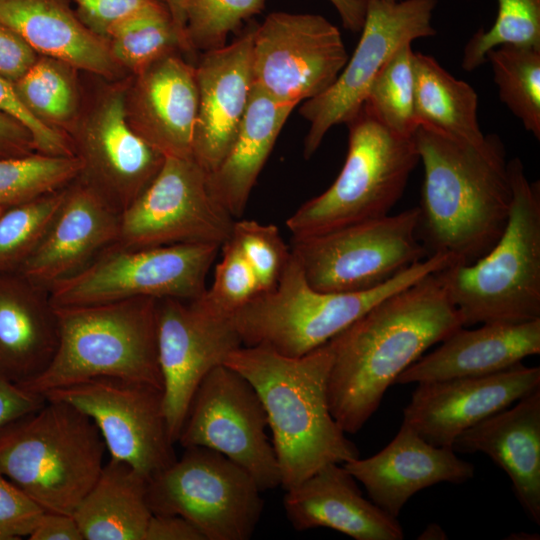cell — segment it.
<instances>
[{"label":"cell","instance_id":"obj_26","mask_svg":"<svg viewBox=\"0 0 540 540\" xmlns=\"http://www.w3.org/2000/svg\"><path fill=\"white\" fill-rule=\"evenodd\" d=\"M137 75L132 127L164 156L193 157L198 110L195 67L172 52Z\"/></svg>","mask_w":540,"mask_h":540},{"label":"cell","instance_id":"obj_4","mask_svg":"<svg viewBox=\"0 0 540 540\" xmlns=\"http://www.w3.org/2000/svg\"><path fill=\"white\" fill-rule=\"evenodd\" d=\"M513 201L497 243L471 264L440 271L463 327L540 319V183L508 162Z\"/></svg>","mask_w":540,"mask_h":540},{"label":"cell","instance_id":"obj_34","mask_svg":"<svg viewBox=\"0 0 540 540\" xmlns=\"http://www.w3.org/2000/svg\"><path fill=\"white\" fill-rule=\"evenodd\" d=\"M81 167L76 155L0 158V206L7 209L61 190L78 178Z\"/></svg>","mask_w":540,"mask_h":540},{"label":"cell","instance_id":"obj_51","mask_svg":"<svg viewBox=\"0 0 540 540\" xmlns=\"http://www.w3.org/2000/svg\"><path fill=\"white\" fill-rule=\"evenodd\" d=\"M173 20V23L181 37L186 51H191L186 37V20L184 4L185 0H164Z\"/></svg>","mask_w":540,"mask_h":540},{"label":"cell","instance_id":"obj_11","mask_svg":"<svg viewBox=\"0 0 540 540\" xmlns=\"http://www.w3.org/2000/svg\"><path fill=\"white\" fill-rule=\"evenodd\" d=\"M215 244H175L105 249L79 273L52 285L55 307L82 306L138 297L193 300L220 250Z\"/></svg>","mask_w":540,"mask_h":540},{"label":"cell","instance_id":"obj_7","mask_svg":"<svg viewBox=\"0 0 540 540\" xmlns=\"http://www.w3.org/2000/svg\"><path fill=\"white\" fill-rule=\"evenodd\" d=\"M55 309L56 353L47 369L23 388L44 395L87 379L113 377L162 389L157 299L138 297Z\"/></svg>","mask_w":540,"mask_h":540},{"label":"cell","instance_id":"obj_22","mask_svg":"<svg viewBox=\"0 0 540 540\" xmlns=\"http://www.w3.org/2000/svg\"><path fill=\"white\" fill-rule=\"evenodd\" d=\"M343 465L365 487L371 501L396 518L418 491L442 482L463 483L474 476L473 464L460 459L452 448L430 444L405 423L381 451Z\"/></svg>","mask_w":540,"mask_h":540},{"label":"cell","instance_id":"obj_28","mask_svg":"<svg viewBox=\"0 0 540 540\" xmlns=\"http://www.w3.org/2000/svg\"><path fill=\"white\" fill-rule=\"evenodd\" d=\"M0 23L36 53L108 76L115 68L107 41L90 30L65 0H0Z\"/></svg>","mask_w":540,"mask_h":540},{"label":"cell","instance_id":"obj_45","mask_svg":"<svg viewBox=\"0 0 540 540\" xmlns=\"http://www.w3.org/2000/svg\"><path fill=\"white\" fill-rule=\"evenodd\" d=\"M37 61V53L13 30L0 23V76L14 84Z\"/></svg>","mask_w":540,"mask_h":540},{"label":"cell","instance_id":"obj_41","mask_svg":"<svg viewBox=\"0 0 540 540\" xmlns=\"http://www.w3.org/2000/svg\"><path fill=\"white\" fill-rule=\"evenodd\" d=\"M252 268L260 293L278 283L291 255L279 229L255 220L235 221L229 238Z\"/></svg>","mask_w":540,"mask_h":540},{"label":"cell","instance_id":"obj_31","mask_svg":"<svg viewBox=\"0 0 540 540\" xmlns=\"http://www.w3.org/2000/svg\"><path fill=\"white\" fill-rule=\"evenodd\" d=\"M414 110L419 124L452 138L479 144L485 135L477 118L478 96L434 57L414 52Z\"/></svg>","mask_w":540,"mask_h":540},{"label":"cell","instance_id":"obj_43","mask_svg":"<svg viewBox=\"0 0 540 540\" xmlns=\"http://www.w3.org/2000/svg\"><path fill=\"white\" fill-rule=\"evenodd\" d=\"M43 512L0 470V540L29 537Z\"/></svg>","mask_w":540,"mask_h":540},{"label":"cell","instance_id":"obj_52","mask_svg":"<svg viewBox=\"0 0 540 540\" xmlns=\"http://www.w3.org/2000/svg\"><path fill=\"white\" fill-rule=\"evenodd\" d=\"M447 535L444 530L437 524L432 523L428 525L423 532L419 535L418 539H446Z\"/></svg>","mask_w":540,"mask_h":540},{"label":"cell","instance_id":"obj_30","mask_svg":"<svg viewBox=\"0 0 540 540\" xmlns=\"http://www.w3.org/2000/svg\"><path fill=\"white\" fill-rule=\"evenodd\" d=\"M147 484L129 464L109 458L72 514L83 540H144L153 514Z\"/></svg>","mask_w":540,"mask_h":540},{"label":"cell","instance_id":"obj_25","mask_svg":"<svg viewBox=\"0 0 540 540\" xmlns=\"http://www.w3.org/2000/svg\"><path fill=\"white\" fill-rule=\"evenodd\" d=\"M452 449L489 456L509 476L526 515L540 524V388L462 432Z\"/></svg>","mask_w":540,"mask_h":540},{"label":"cell","instance_id":"obj_19","mask_svg":"<svg viewBox=\"0 0 540 540\" xmlns=\"http://www.w3.org/2000/svg\"><path fill=\"white\" fill-rule=\"evenodd\" d=\"M77 157L83 183L119 213L147 188L165 158L132 127L121 93L109 95L96 109Z\"/></svg>","mask_w":540,"mask_h":540},{"label":"cell","instance_id":"obj_42","mask_svg":"<svg viewBox=\"0 0 540 540\" xmlns=\"http://www.w3.org/2000/svg\"><path fill=\"white\" fill-rule=\"evenodd\" d=\"M0 112L14 118L29 131L37 153L52 156L74 155L66 138L31 113L18 97L14 85L1 76Z\"/></svg>","mask_w":540,"mask_h":540},{"label":"cell","instance_id":"obj_12","mask_svg":"<svg viewBox=\"0 0 540 540\" xmlns=\"http://www.w3.org/2000/svg\"><path fill=\"white\" fill-rule=\"evenodd\" d=\"M235 218L213 197L208 172L193 157L165 156L157 175L120 216L118 246L215 244L230 238Z\"/></svg>","mask_w":540,"mask_h":540},{"label":"cell","instance_id":"obj_17","mask_svg":"<svg viewBox=\"0 0 540 540\" xmlns=\"http://www.w3.org/2000/svg\"><path fill=\"white\" fill-rule=\"evenodd\" d=\"M156 317L164 413L177 443L198 386L243 344L232 317L212 314L195 299H157Z\"/></svg>","mask_w":540,"mask_h":540},{"label":"cell","instance_id":"obj_38","mask_svg":"<svg viewBox=\"0 0 540 540\" xmlns=\"http://www.w3.org/2000/svg\"><path fill=\"white\" fill-rule=\"evenodd\" d=\"M266 0H185L190 50L204 52L226 45L230 33L260 13Z\"/></svg>","mask_w":540,"mask_h":540},{"label":"cell","instance_id":"obj_35","mask_svg":"<svg viewBox=\"0 0 540 540\" xmlns=\"http://www.w3.org/2000/svg\"><path fill=\"white\" fill-rule=\"evenodd\" d=\"M413 59L411 43L400 47L374 78L363 104L386 127L404 136H413L418 126Z\"/></svg>","mask_w":540,"mask_h":540},{"label":"cell","instance_id":"obj_33","mask_svg":"<svg viewBox=\"0 0 540 540\" xmlns=\"http://www.w3.org/2000/svg\"><path fill=\"white\" fill-rule=\"evenodd\" d=\"M107 40L114 61L136 74L176 48L185 50L166 4L147 7L124 19Z\"/></svg>","mask_w":540,"mask_h":540},{"label":"cell","instance_id":"obj_21","mask_svg":"<svg viewBox=\"0 0 540 540\" xmlns=\"http://www.w3.org/2000/svg\"><path fill=\"white\" fill-rule=\"evenodd\" d=\"M120 216L83 182L68 187L41 242L17 271L46 289L79 273L117 242Z\"/></svg>","mask_w":540,"mask_h":540},{"label":"cell","instance_id":"obj_32","mask_svg":"<svg viewBox=\"0 0 540 540\" xmlns=\"http://www.w3.org/2000/svg\"><path fill=\"white\" fill-rule=\"evenodd\" d=\"M501 101L540 139V49L501 45L486 54Z\"/></svg>","mask_w":540,"mask_h":540},{"label":"cell","instance_id":"obj_18","mask_svg":"<svg viewBox=\"0 0 540 540\" xmlns=\"http://www.w3.org/2000/svg\"><path fill=\"white\" fill-rule=\"evenodd\" d=\"M538 388L540 368L522 363L484 376L417 383L402 423L430 444L452 448L462 432Z\"/></svg>","mask_w":540,"mask_h":540},{"label":"cell","instance_id":"obj_44","mask_svg":"<svg viewBox=\"0 0 540 540\" xmlns=\"http://www.w3.org/2000/svg\"><path fill=\"white\" fill-rule=\"evenodd\" d=\"M76 14L94 33L106 40L121 21L153 5L165 4L164 0H72Z\"/></svg>","mask_w":540,"mask_h":540},{"label":"cell","instance_id":"obj_6","mask_svg":"<svg viewBox=\"0 0 540 540\" xmlns=\"http://www.w3.org/2000/svg\"><path fill=\"white\" fill-rule=\"evenodd\" d=\"M450 264L448 256L432 255L376 288L321 292L309 285L291 252L276 286L256 295L232 319L243 346L300 357L329 342L388 296Z\"/></svg>","mask_w":540,"mask_h":540},{"label":"cell","instance_id":"obj_14","mask_svg":"<svg viewBox=\"0 0 540 540\" xmlns=\"http://www.w3.org/2000/svg\"><path fill=\"white\" fill-rule=\"evenodd\" d=\"M263 404L251 383L221 364L202 380L188 407L177 443L221 453L245 469L262 492L281 484Z\"/></svg>","mask_w":540,"mask_h":540},{"label":"cell","instance_id":"obj_9","mask_svg":"<svg viewBox=\"0 0 540 540\" xmlns=\"http://www.w3.org/2000/svg\"><path fill=\"white\" fill-rule=\"evenodd\" d=\"M418 207L326 232L292 237L290 250L321 292L376 288L428 257L417 235Z\"/></svg>","mask_w":540,"mask_h":540},{"label":"cell","instance_id":"obj_29","mask_svg":"<svg viewBox=\"0 0 540 540\" xmlns=\"http://www.w3.org/2000/svg\"><path fill=\"white\" fill-rule=\"evenodd\" d=\"M296 106L278 101L253 86L231 148L208 173L211 194L234 218L244 213L256 180Z\"/></svg>","mask_w":540,"mask_h":540},{"label":"cell","instance_id":"obj_53","mask_svg":"<svg viewBox=\"0 0 540 540\" xmlns=\"http://www.w3.org/2000/svg\"><path fill=\"white\" fill-rule=\"evenodd\" d=\"M383 1H385V2H387V3H395V2H397V1H399V0H383Z\"/></svg>","mask_w":540,"mask_h":540},{"label":"cell","instance_id":"obj_13","mask_svg":"<svg viewBox=\"0 0 540 540\" xmlns=\"http://www.w3.org/2000/svg\"><path fill=\"white\" fill-rule=\"evenodd\" d=\"M436 0H366L359 42L335 81L303 102L301 116L309 123L303 155L310 158L335 125L347 124L362 108L374 78L404 44L434 36L431 24Z\"/></svg>","mask_w":540,"mask_h":540},{"label":"cell","instance_id":"obj_2","mask_svg":"<svg viewBox=\"0 0 540 540\" xmlns=\"http://www.w3.org/2000/svg\"><path fill=\"white\" fill-rule=\"evenodd\" d=\"M413 139L424 172L419 240L428 257L471 264L497 243L508 223L513 190L504 144L496 134L471 144L422 124Z\"/></svg>","mask_w":540,"mask_h":540},{"label":"cell","instance_id":"obj_24","mask_svg":"<svg viewBox=\"0 0 540 540\" xmlns=\"http://www.w3.org/2000/svg\"><path fill=\"white\" fill-rule=\"evenodd\" d=\"M540 353V319L460 327L433 352L421 356L395 384L477 377L509 369Z\"/></svg>","mask_w":540,"mask_h":540},{"label":"cell","instance_id":"obj_10","mask_svg":"<svg viewBox=\"0 0 540 540\" xmlns=\"http://www.w3.org/2000/svg\"><path fill=\"white\" fill-rule=\"evenodd\" d=\"M184 449L180 459L148 480L152 513L185 518L205 540L250 539L264 507L255 480L217 451Z\"/></svg>","mask_w":540,"mask_h":540},{"label":"cell","instance_id":"obj_27","mask_svg":"<svg viewBox=\"0 0 540 540\" xmlns=\"http://www.w3.org/2000/svg\"><path fill=\"white\" fill-rule=\"evenodd\" d=\"M48 289L18 271H0V375L19 385L40 376L58 346Z\"/></svg>","mask_w":540,"mask_h":540},{"label":"cell","instance_id":"obj_8","mask_svg":"<svg viewBox=\"0 0 540 540\" xmlns=\"http://www.w3.org/2000/svg\"><path fill=\"white\" fill-rule=\"evenodd\" d=\"M347 126L344 165L328 189L302 204L287 219L292 237L390 214L420 162L413 136L392 131L365 105Z\"/></svg>","mask_w":540,"mask_h":540},{"label":"cell","instance_id":"obj_1","mask_svg":"<svg viewBox=\"0 0 540 540\" xmlns=\"http://www.w3.org/2000/svg\"><path fill=\"white\" fill-rule=\"evenodd\" d=\"M440 271L388 296L329 341L328 403L345 433H357L400 374L463 327Z\"/></svg>","mask_w":540,"mask_h":540},{"label":"cell","instance_id":"obj_46","mask_svg":"<svg viewBox=\"0 0 540 540\" xmlns=\"http://www.w3.org/2000/svg\"><path fill=\"white\" fill-rule=\"evenodd\" d=\"M47 398L0 375V428L43 406Z\"/></svg>","mask_w":540,"mask_h":540},{"label":"cell","instance_id":"obj_23","mask_svg":"<svg viewBox=\"0 0 540 540\" xmlns=\"http://www.w3.org/2000/svg\"><path fill=\"white\" fill-rule=\"evenodd\" d=\"M285 491V514L298 531L329 528L355 540L404 537L398 519L367 500L343 464L324 465Z\"/></svg>","mask_w":540,"mask_h":540},{"label":"cell","instance_id":"obj_47","mask_svg":"<svg viewBox=\"0 0 540 540\" xmlns=\"http://www.w3.org/2000/svg\"><path fill=\"white\" fill-rule=\"evenodd\" d=\"M144 540H205L188 520L171 514H152Z\"/></svg>","mask_w":540,"mask_h":540},{"label":"cell","instance_id":"obj_39","mask_svg":"<svg viewBox=\"0 0 540 540\" xmlns=\"http://www.w3.org/2000/svg\"><path fill=\"white\" fill-rule=\"evenodd\" d=\"M62 64L48 57L37 60L13 84L22 103L42 121H64L75 109L74 87Z\"/></svg>","mask_w":540,"mask_h":540},{"label":"cell","instance_id":"obj_20","mask_svg":"<svg viewBox=\"0 0 540 540\" xmlns=\"http://www.w3.org/2000/svg\"><path fill=\"white\" fill-rule=\"evenodd\" d=\"M250 27L231 44L204 52L195 67L198 110L192 156L212 172L231 148L254 86Z\"/></svg>","mask_w":540,"mask_h":540},{"label":"cell","instance_id":"obj_40","mask_svg":"<svg viewBox=\"0 0 540 540\" xmlns=\"http://www.w3.org/2000/svg\"><path fill=\"white\" fill-rule=\"evenodd\" d=\"M220 249L222 258L215 267L212 285L195 300L212 314L232 317L260 290L252 268L236 244L228 239Z\"/></svg>","mask_w":540,"mask_h":540},{"label":"cell","instance_id":"obj_36","mask_svg":"<svg viewBox=\"0 0 540 540\" xmlns=\"http://www.w3.org/2000/svg\"><path fill=\"white\" fill-rule=\"evenodd\" d=\"M66 189L4 209L0 215V271H17L33 253L54 220Z\"/></svg>","mask_w":540,"mask_h":540},{"label":"cell","instance_id":"obj_49","mask_svg":"<svg viewBox=\"0 0 540 540\" xmlns=\"http://www.w3.org/2000/svg\"><path fill=\"white\" fill-rule=\"evenodd\" d=\"M34 150L29 131L14 118L0 112V158L27 156Z\"/></svg>","mask_w":540,"mask_h":540},{"label":"cell","instance_id":"obj_15","mask_svg":"<svg viewBox=\"0 0 540 540\" xmlns=\"http://www.w3.org/2000/svg\"><path fill=\"white\" fill-rule=\"evenodd\" d=\"M348 60L339 29L318 14L273 12L253 26L254 86L298 105L324 92Z\"/></svg>","mask_w":540,"mask_h":540},{"label":"cell","instance_id":"obj_5","mask_svg":"<svg viewBox=\"0 0 540 540\" xmlns=\"http://www.w3.org/2000/svg\"><path fill=\"white\" fill-rule=\"evenodd\" d=\"M94 422L47 399L0 428V470L44 511L72 515L99 477L106 452Z\"/></svg>","mask_w":540,"mask_h":540},{"label":"cell","instance_id":"obj_16","mask_svg":"<svg viewBox=\"0 0 540 540\" xmlns=\"http://www.w3.org/2000/svg\"><path fill=\"white\" fill-rule=\"evenodd\" d=\"M44 396L85 413L97 426L109 458L129 464L148 480L177 459L158 387L96 377Z\"/></svg>","mask_w":540,"mask_h":540},{"label":"cell","instance_id":"obj_37","mask_svg":"<svg viewBox=\"0 0 540 540\" xmlns=\"http://www.w3.org/2000/svg\"><path fill=\"white\" fill-rule=\"evenodd\" d=\"M493 25L480 28L463 50L462 68L475 70L486 62V54L501 45L540 49V0H497Z\"/></svg>","mask_w":540,"mask_h":540},{"label":"cell","instance_id":"obj_54","mask_svg":"<svg viewBox=\"0 0 540 540\" xmlns=\"http://www.w3.org/2000/svg\"><path fill=\"white\" fill-rule=\"evenodd\" d=\"M3 211H4V208L0 206V215L2 214Z\"/></svg>","mask_w":540,"mask_h":540},{"label":"cell","instance_id":"obj_48","mask_svg":"<svg viewBox=\"0 0 540 540\" xmlns=\"http://www.w3.org/2000/svg\"><path fill=\"white\" fill-rule=\"evenodd\" d=\"M29 540H83L73 515L44 511Z\"/></svg>","mask_w":540,"mask_h":540},{"label":"cell","instance_id":"obj_3","mask_svg":"<svg viewBox=\"0 0 540 540\" xmlns=\"http://www.w3.org/2000/svg\"><path fill=\"white\" fill-rule=\"evenodd\" d=\"M331 363L329 342L300 357L241 346L224 362L251 383L263 404L285 490L324 465L359 457L329 408Z\"/></svg>","mask_w":540,"mask_h":540},{"label":"cell","instance_id":"obj_50","mask_svg":"<svg viewBox=\"0 0 540 540\" xmlns=\"http://www.w3.org/2000/svg\"><path fill=\"white\" fill-rule=\"evenodd\" d=\"M338 12L343 26L353 32L361 30L366 12V0H328Z\"/></svg>","mask_w":540,"mask_h":540}]
</instances>
